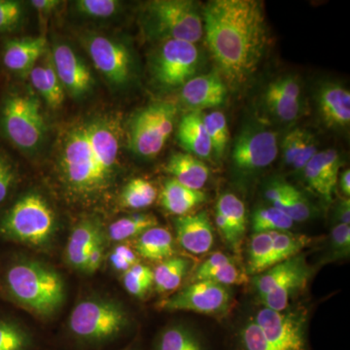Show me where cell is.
Segmentation results:
<instances>
[{
  "label": "cell",
  "mask_w": 350,
  "mask_h": 350,
  "mask_svg": "<svg viewBox=\"0 0 350 350\" xmlns=\"http://www.w3.org/2000/svg\"><path fill=\"white\" fill-rule=\"evenodd\" d=\"M121 121L103 116L78 122L64 133L59 167L66 188L84 200H94L111 187L121 147Z\"/></svg>",
  "instance_id": "obj_2"
},
{
  "label": "cell",
  "mask_w": 350,
  "mask_h": 350,
  "mask_svg": "<svg viewBox=\"0 0 350 350\" xmlns=\"http://www.w3.org/2000/svg\"><path fill=\"white\" fill-rule=\"evenodd\" d=\"M196 44L181 40L163 41L152 62V73L161 86H183L196 76L200 66Z\"/></svg>",
  "instance_id": "obj_10"
},
{
  "label": "cell",
  "mask_w": 350,
  "mask_h": 350,
  "mask_svg": "<svg viewBox=\"0 0 350 350\" xmlns=\"http://www.w3.org/2000/svg\"><path fill=\"white\" fill-rule=\"evenodd\" d=\"M153 350H211L204 336L186 324H172L157 336Z\"/></svg>",
  "instance_id": "obj_24"
},
{
  "label": "cell",
  "mask_w": 350,
  "mask_h": 350,
  "mask_svg": "<svg viewBox=\"0 0 350 350\" xmlns=\"http://www.w3.org/2000/svg\"><path fill=\"white\" fill-rule=\"evenodd\" d=\"M216 226L226 243L238 250L246 231V209L243 200L232 193H225L216 204Z\"/></svg>",
  "instance_id": "obj_18"
},
{
  "label": "cell",
  "mask_w": 350,
  "mask_h": 350,
  "mask_svg": "<svg viewBox=\"0 0 350 350\" xmlns=\"http://www.w3.org/2000/svg\"><path fill=\"white\" fill-rule=\"evenodd\" d=\"M4 287L12 300L40 315L56 312L64 301L61 275L34 261H18L6 269Z\"/></svg>",
  "instance_id": "obj_3"
},
{
  "label": "cell",
  "mask_w": 350,
  "mask_h": 350,
  "mask_svg": "<svg viewBox=\"0 0 350 350\" xmlns=\"http://www.w3.org/2000/svg\"><path fill=\"white\" fill-rule=\"evenodd\" d=\"M135 250L145 259L163 261L174 255V238L169 230L156 226L138 237Z\"/></svg>",
  "instance_id": "obj_30"
},
{
  "label": "cell",
  "mask_w": 350,
  "mask_h": 350,
  "mask_svg": "<svg viewBox=\"0 0 350 350\" xmlns=\"http://www.w3.org/2000/svg\"><path fill=\"white\" fill-rule=\"evenodd\" d=\"M329 254L331 259H345L350 254V226L337 224L331 231Z\"/></svg>",
  "instance_id": "obj_45"
},
{
  "label": "cell",
  "mask_w": 350,
  "mask_h": 350,
  "mask_svg": "<svg viewBox=\"0 0 350 350\" xmlns=\"http://www.w3.org/2000/svg\"><path fill=\"white\" fill-rule=\"evenodd\" d=\"M282 93L288 96L295 98V100H301V90L300 84L296 78L292 76H283L278 78L275 81L271 82Z\"/></svg>",
  "instance_id": "obj_47"
},
{
  "label": "cell",
  "mask_w": 350,
  "mask_h": 350,
  "mask_svg": "<svg viewBox=\"0 0 350 350\" xmlns=\"http://www.w3.org/2000/svg\"><path fill=\"white\" fill-rule=\"evenodd\" d=\"M206 200V196L202 190L186 187L174 178L165 182L161 193L163 208L177 216L186 215Z\"/></svg>",
  "instance_id": "obj_28"
},
{
  "label": "cell",
  "mask_w": 350,
  "mask_h": 350,
  "mask_svg": "<svg viewBox=\"0 0 350 350\" xmlns=\"http://www.w3.org/2000/svg\"><path fill=\"white\" fill-rule=\"evenodd\" d=\"M190 266L188 260L181 257H170L163 260L154 269V285L161 293L172 292L180 286Z\"/></svg>",
  "instance_id": "obj_31"
},
{
  "label": "cell",
  "mask_w": 350,
  "mask_h": 350,
  "mask_svg": "<svg viewBox=\"0 0 350 350\" xmlns=\"http://www.w3.org/2000/svg\"><path fill=\"white\" fill-rule=\"evenodd\" d=\"M24 5L15 0H0V32L17 29L24 17Z\"/></svg>",
  "instance_id": "obj_44"
},
{
  "label": "cell",
  "mask_w": 350,
  "mask_h": 350,
  "mask_svg": "<svg viewBox=\"0 0 350 350\" xmlns=\"http://www.w3.org/2000/svg\"><path fill=\"white\" fill-rule=\"evenodd\" d=\"M124 286L133 296L142 298L154 285V271L144 265L135 264L124 273Z\"/></svg>",
  "instance_id": "obj_40"
},
{
  "label": "cell",
  "mask_w": 350,
  "mask_h": 350,
  "mask_svg": "<svg viewBox=\"0 0 350 350\" xmlns=\"http://www.w3.org/2000/svg\"><path fill=\"white\" fill-rule=\"evenodd\" d=\"M158 226V219L149 213H137L115 221L108 228V238L113 241H123L139 237L142 232Z\"/></svg>",
  "instance_id": "obj_33"
},
{
  "label": "cell",
  "mask_w": 350,
  "mask_h": 350,
  "mask_svg": "<svg viewBox=\"0 0 350 350\" xmlns=\"http://www.w3.org/2000/svg\"><path fill=\"white\" fill-rule=\"evenodd\" d=\"M120 199L122 206L126 208H146L155 202L157 189L146 179L135 178L124 187Z\"/></svg>",
  "instance_id": "obj_35"
},
{
  "label": "cell",
  "mask_w": 350,
  "mask_h": 350,
  "mask_svg": "<svg viewBox=\"0 0 350 350\" xmlns=\"http://www.w3.org/2000/svg\"><path fill=\"white\" fill-rule=\"evenodd\" d=\"M31 5L40 14H49L57 8L59 1L57 0H32Z\"/></svg>",
  "instance_id": "obj_50"
},
{
  "label": "cell",
  "mask_w": 350,
  "mask_h": 350,
  "mask_svg": "<svg viewBox=\"0 0 350 350\" xmlns=\"http://www.w3.org/2000/svg\"><path fill=\"white\" fill-rule=\"evenodd\" d=\"M177 139L188 154L199 159H209L213 154L202 112L192 111L183 116L177 130Z\"/></svg>",
  "instance_id": "obj_21"
},
{
  "label": "cell",
  "mask_w": 350,
  "mask_h": 350,
  "mask_svg": "<svg viewBox=\"0 0 350 350\" xmlns=\"http://www.w3.org/2000/svg\"><path fill=\"white\" fill-rule=\"evenodd\" d=\"M253 319L262 329L273 350H312L305 310L287 308L275 312L264 308Z\"/></svg>",
  "instance_id": "obj_11"
},
{
  "label": "cell",
  "mask_w": 350,
  "mask_h": 350,
  "mask_svg": "<svg viewBox=\"0 0 350 350\" xmlns=\"http://www.w3.org/2000/svg\"><path fill=\"white\" fill-rule=\"evenodd\" d=\"M273 232H256L250 239L247 273L256 275L268 269L273 247Z\"/></svg>",
  "instance_id": "obj_38"
},
{
  "label": "cell",
  "mask_w": 350,
  "mask_h": 350,
  "mask_svg": "<svg viewBox=\"0 0 350 350\" xmlns=\"http://www.w3.org/2000/svg\"><path fill=\"white\" fill-rule=\"evenodd\" d=\"M333 221L337 224H350V200H340L336 206L333 213Z\"/></svg>",
  "instance_id": "obj_49"
},
{
  "label": "cell",
  "mask_w": 350,
  "mask_h": 350,
  "mask_svg": "<svg viewBox=\"0 0 350 350\" xmlns=\"http://www.w3.org/2000/svg\"><path fill=\"white\" fill-rule=\"evenodd\" d=\"M338 183H340V188L342 190V194L345 195V198L349 199L350 196V170H345L342 174H340V179H338Z\"/></svg>",
  "instance_id": "obj_52"
},
{
  "label": "cell",
  "mask_w": 350,
  "mask_h": 350,
  "mask_svg": "<svg viewBox=\"0 0 350 350\" xmlns=\"http://www.w3.org/2000/svg\"><path fill=\"white\" fill-rule=\"evenodd\" d=\"M312 273V269L308 266L306 260L301 262L291 275L278 283L269 293L260 298L264 308L275 312L287 310L290 300L306 286Z\"/></svg>",
  "instance_id": "obj_23"
},
{
  "label": "cell",
  "mask_w": 350,
  "mask_h": 350,
  "mask_svg": "<svg viewBox=\"0 0 350 350\" xmlns=\"http://www.w3.org/2000/svg\"><path fill=\"white\" fill-rule=\"evenodd\" d=\"M305 260L306 258L304 255L299 254L290 258L286 261L276 264L259 275H255L254 287L260 298L269 293L278 283L282 282L288 275H291Z\"/></svg>",
  "instance_id": "obj_34"
},
{
  "label": "cell",
  "mask_w": 350,
  "mask_h": 350,
  "mask_svg": "<svg viewBox=\"0 0 350 350\" xmlns=\"http://www.w3.org/2000/svg\"><path fill=\"white\" fill-rule=\"evenodd\" d=\"M228 87L217 72L195 76L182 86L181 98L193 111L220 107L227 98Z\"/></svg>",
  "instance_id": "obj_15"
},
{
  "label": "cell",
  "mask_w": 350,
  "mask_h": 350,
  "mask_svg": "<svg viewBox=\"0 0 350 350\" xmlns=\"http://www.w3.org/2000/svg\"><path fill=\"white\" fill-rule=\"evenodd\" d=\"M280 211L287 214L294 222H304L312 215L310 200L291 184L288 185L286 198Z\"/></svg>",
  "instance_id": "obj_42"
},
{
  "label": "cell",
  "mask_w": 350,
  "mask_h": 350,
  "mask_svg": "<svg viewBox=\"0 0 350 350\" xmlns=\"http://www.w3.org/2000/svg\"><path fill=\"white\" fill-rule=\"evenodd\" d=\"M177 108L159 101L138 111L130 125V148L135 155L153 159L163 150L174 131Z\"/></svg>",
  "instance_id": "obj_8"
},
{
  "label": "cell",
  "mask_w": 350,
  "mask_h": 350,
  "mask_svg": "<svg viewBox=\"0 0 350 350\" xmlns=\"http://www.w3.org/2000/svg\"><path fill=\"white\" fill-rule=\"evenodd\" d=\"M15 163L5 153L0 151V204L5 202L17 181Z\"/></svg>",
  "instance_id": "obj_46"
},
{
  "label": "cell",
  "mask_w": 350,
  "mask_h": 350,
  "mask_svg": "<svg viewBox=\"0 0 350 350\" xmlns=\"http://www.w3.org/2000/svg\"><path fill=\"white\" fill-rule=\"evenodd\" d=\"M342 165L340 154L335 149L317 151L306 163L303 172L308 186L331 202L338 180V170Z\"/></svg>",
  "instance_id": "obj_17"
},
{
  "label": "cell",
  "mask_w": 350,
  "mask_h": 350,
  "mask_svg": "<svg viewBox=\"0 0 350 350\" xmlns=\"http://www.w3.org/2000/svg\"><path fill=\"white\" fill-rule=\"evenodd\" d=\"M1 126L5 137L25 152H34L45 138V120L39 101L25 94H11L4 101Z\"/></svg>",
  "instance_id": "obj_7"
},
{
  "label": "cell",
  "mask_w": 350,
  "mask_h": 350,
  "mask_svg": "<svg viewBox=\"0 0 350 350\" xmlns=\"http://www.w3.org/2000/svg\"><path fill=\"white\" fill-rule=\"evenodd\" d=\"M280 152L278 135L260 125H251L239 133L232 149L234 169L239 174L252 175L267 169Z\"/></svg>",
  "instance_id": "obj_12"
},
{
  "label": "cell",
  "mask_w": 350,
  "mask_h": 350,
  "mask_svg": "<svg viewBox=\"0 0 350 350\" xmlns=\"http://www.w3.org/2000/svg\"><path fill=\"white\" fill-rule=\"evenodd\" d=\"M204 122L211 139L213 153L219 160L224 156L230 139L227 119L224 113L213 111L209 114L204 115Z\"/></svg>",
  "instance_id": "obj_39"
},
{
  "label": "cell",
  "mask_w": 350,
  "mask_h": 350,
  "mask_svg": "<svg viewBox=\"0 0 350 350\" xmlns=\"http://www.w3.org/2000/svg\"><path fill=\"white\" fill-rule=\"evenodd\" d=\"M265 100L269 111L283 122H292L300 116L301 100L282 93L273 83L267 88Z\"/></svg>",
  "instance_id": "obj_36"
},
{
  "label": "cell",
  "mask_w": 350,
  "mask_h": 350,
  "mask_svg": "<svg viewBox=\"0 0 350 350\" xmlns=\"http://www.w3.org/2000/svg\"><path fill=\"white\" fill-rule=\"evenodd\" d=\"M51 57L57 77L71 98L80 100L91 93L94 85L93 73L71 46L55 44Z\"/></svg>",
  "instance_id": "obj_14"
},
{
  "label": "cell",
  "mask_w": 350,
  "mask_h": 350,
  "mask_svg": "<svg viewBox=\"0 0 350 350\" xmlns=\"http://www.w3.org/2000/svg\"><path fill=\"white\" fill-rule=\"evenodd\" d=\"M46 50L47 40L43 36L13 39L4 46L2 61L8 70L29 75Z\"/></svg>",
  "instance_id": "obj_20"
},
{
  "label": "cell",
  "mask_w": 350,
  "mask_h": 350,
  "mask_svg": "<svg viewBox=\"0 0 350 350\" xmlns=\"http://www.w3.org/2000/svg\"><path fill=\"white\" fill-rule=\"evenodd\" d=\"M312 241V238L304 234H292L289 231L273 232V247L269 258L268 269L300 254L301 251L310 245Z\"/></svg>",
  "instance_id": "obj_32"
},
{
  "label": "cell",
  "mask_w": 350,
  "mask_h": 350,
  "mask_svg": "<svg viewBox=\"0 0 350 350\" xmlns=\"http://www.w3.org/2000/svg\"><path fill=\"white\" fill-rule=\"evenodd\" d=\"M165 170L182 185L202 190L208 180V167L197 157L188 153H176L170 157Z\"/></svg>",
  "instance_id": "obj_25"
},
{
  "label": "cell",
  "mask_w": 350,
  "mask_h": 350,
  "mask_svg": "<svg viewBox=\"0 0 350 350\" xmlns=\"http://www.w3.org/2000/svg\"><path fill=\"white\" fill-rule=\"evenodd\" d=\"M142 24L146 33L159 40L197 43L204 36L202 15L190 0H154L145 5Z\"/></svg>",
  "instance_id": "obj_4"
},
{
  "label": "cell",
  "mask_w": 350,
  "mask_h": 350,
  "mask_svg": "<svg viewBox=\"0 0 350 350\" xmlns=\"http://www.w3.org/2000/svg\"><path fill=\"white\" fill-rule=\"evenodd\" d=\"M295 222L287 214L273 206L260 207L252 217V229L256 232H287Z\"/></svg>",
  "instance_id": "obj_37"
},
{
  "label": "cell",
  "mask_w": 350,
  "mask_h": 350,
  "mask_svg": "<svg viewBox=\"0 0 350 350\" xmlns=\"http://www.w3.org/2000/svg\"><path fill=\"white\" fill-rule=\"evenodd\" d=\"M55 213L42 196L29 193L13 204L0 220V236L7 241L42 245L52 238Z\"/></svg>",
  "instance_id": "obj_5"
},
{
  "label": "cell",
  "mask_w": 350,
  "mask_h": 350,
  "mask_svg": "<svg viewBox=\"0 0 350 350\" xmlns=\"http://www.w3.org/2000/svg\"><path fill=\"white\" fill-rule=\"evenodd\" d=\"M130 324L123 306L107 300H85L69 317L71 334L86 344H103L118 337Z\"/></svg>",
  "instance_id": "obj_6"
},
{
  "label": "cell",
  "mask_w": 350,
  "mask_h": 350,
  "mask_svg": "<svg viewBox=\"0 0 350 350\" xmlns=\"http://www.w3.org/2000/svg\"><path fill=\"white\" fill-rule=\"evenodd\" d=\"M83 45L94 68L114 88L125 87L133 77V59L130 49L118 39L105 34H83Z\"/></svg>",
  "instance_id": "obj_9"
},
{
  "label": "cell",
  "mask_w": 350,
  "mask_h": 350,
  "mask_svg": "<svg viewBox=\"0 0 350 350\" xmlns=\"http://www.w3.org/2000/svg\"><path fill=\"white\" fill-rule=\"evenodd\" d=\"M29 75L32 86L51 108L57 109L62 107L66 91L57 77L51 55L49 57L46 56L42 64H36Z\"/></svg>",
  "instance_id": "obj_26"
},
{
  "label": "cell",
  "mask_w": 350,
  "mask_h": 350,
  "mask_svg": "<svg viewBox=\"0 0 350 350\" xmlns=\"http://www.w3.org/2000/svg\"><path fill=\"white\" fill-rule=\"evenodd\" d=\"M121 350H138L137 347L135 345H129V347H125V349Z\"/></svg>",
  "instance_id": "obj_54"
},
{
  "label": "cell",
  "mask_w": 350,
  "mask_h": 350,
  "mask_svg": "<svg viewBox=\"0 0 350 350\" xmlns=\"http://www.w3.org/2000/svg\"><path fill=\"white\" fill-rule=\"evenodd\" d=\"M103 236L100 225L96 221H82L76 226L69 237L66 258L71 266L84 269L87 258L100 237Z\"/></svg>",
  "instance_id": "obj_27"
},
{
  "label": "cell",
  "mask_w": 350,
  "mask_h": 350,
  "mask_svg": "<svg viewBox=\"0 0 350 350\" xmlns=\"http://www.w3.org/2000/svg\"><path fill=\"white\" fill-rule=\"evenodd\" d=\"M231 301L228 286L209 280H199L161 301L159 308L169 312L181 310L216 315L227 312Z\"/></svg>",
  "instance_id": "obj_13"
},
{
  "label": "cell",
  "mask_w": 350,
  "mask_h": 350,
  "mask_svg": "<svg viewBox=\"0 0 350 350\" xmlns=\"http://www.w3.org/2000/svg\"><path fill=\"white\" fill-rule=\"evenodd\" d=\"M178 243L194 255L206 254L214 243L213 224L206 211L186 214L174 219Z\"/></svg>",
  "instance_id": "obj_16"
},
{
  "label": "cell",
  "mask_w": 350,
  "mask_h": 350,
  "mask_svg": "<svg viewBox=\"0 0 350 350\" xmlns=\"http://www.w3.org/2000/svg\"><path fill=\"white\" fill-rule=\"evenodd\" d=\"M317 153L314 135L303 129L289 131L282 142L283 160L295 170H303Z\"/></svg>",
  "instance_id": "obj_29"
},
{
  "label": "cell",
  "mask_w": 350,
  "mask_h": 350,
  "mask_svg": "<svg viewBox=\"0 0 350 350\" xmlns=\"http://www.w3.org/2000/svg\"><path fill=\"white\" fill-rule=\"evenodd\" d=\"M317 105L322 120L329 128L345 129L350 124V92L338 83L320 87Z\"/></svg>",
  "instance_id": "obj_19"
},
{
  "label": "cell",
  "mask_w": 350,
  "mask_h": 350,
  "mask_svg": "<svg viewBox=\"0 0 350 350\" xmlns=\"http://www.w3.org/2000/svg\"><path fill=\"white\" fill-rule=\"evenodd\" d=\"M113 252H114L115 254L118 255V256L123 258L124 260H126L131 266L138 264L137 255H135V252L130 250V248L126 247V246H118V247L115 248V250L113 251Z\"/></svg>",
  "instance_id": "obj_51"
},
{
  "label": "cell",
  "mask_w": 350,
  "mask_h": 350,
  "mask_svg": "<svg viewBox=\"0 0 350 350\" xmlns=\"http://www.w3.org/2000/svg\"><path fill=\"white\" fill-rule=\"evenodd\" d=\"M103 250H105V244H103V234L96 241L89 256L87 258L86 265H85L83 271L86 273H94L100 268L101 262H103Z\"/></svg>",
  "instance_id": "obj_48"
},
{
  "label": "cell",
  "mask_w": 350,
  "mask_h": 350,
  "mask_svg": "<svg viewBox=\"0 0 350 350\" xmlns=\"http://www.w3.org/2000/svg\"><path fill=\"white\" fill-rule=\"evenodd\" d=\"M117 0H78L73 2L76 12L90 19H109L117 15L121 9Z\"/></svg>",
  "instance_id": "obj_41"
},
{
  "label": "cell",
  "mask_w": 350,
  "mask_h": 350,
  "mask_svg": "<svg viewBox=\"0 0 350 350\" xmlns=\"http://www.w3.org/2000/svg\"><path fill=\"white\" fill-rule=\"evenodd\" d=\"M209 52L228 84H245L268 44L262 4L256 0H213L202 11Z\"/></svg>",
  "instance_id": "obj_1"
},
{
  "label": "cell",
  "mask_w": 350,
  "mask_h": 350,
  "mask_svg": "<svg viewBox=\"0 0 350 350\" xmlns=\"http://www.w3.org/2000/svg\"><path fill=\"white\" fill-rule=\"evenodd\" d=\"M29 345L31 338L22 327L0 320V350H27Z\"/></svg>",
  "instance_id": "obj_43"
},
{
  "label": "cell",
  "mask_w": 350,
  "mask_h": 350,
  "mask_svg": "<svg viewBox=\"0 0 350 350\" xmlns=\"http://www.w3.org/2000/svg\"><path fill=\"white\" fill-rule=\"evenodd\" d=\"M209 280L225 285H241L246 282V275L232 257L222 252L211 255L196 269L192 282Z\"/></svg>",
  "instance_id": "obj_22"
},
{
  "label": "cell",
  "mask_w": 350,
  "mask_h": 350,
  "mask_svg": "<svg viewBox=\"0 0 350 350\" xmlns=\"http://www.w3.org/2000/svg\"><path fill=\"white\" fill-rule=\"evenodd\" d=\"M110 262H111L112 266L114 267V269H116L117 271H128L129 269L131 268L130 264L124 260L123 258L118 256V255L115 254L114 252L110 255Z\"/></svg>",
  "instance_id": "obj_53"
}]
</instances>
